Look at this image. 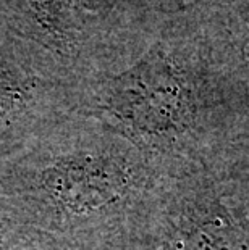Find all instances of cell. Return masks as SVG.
<instances>
[{
  "mask_svg": "<svg viewBox=\"0 0 249 250\" xmlns=\"http://www.w3.org/2000/svg\"><path fill=\"white\" fill-rule=\"evenodd\" d=\"M123 94L126 95L125 105H128L126 111L147 123L170 120L181 105L180 87L172 73L157 65L130 73Z\"/></svg>",
  "mask_w": 249,
  "mask_h": 250,
  "instance_id": "1",
  "label": "cell"
},
{
  "mask_svg": "<svg viewBox=\"0 0 249 250\" xmlns=\"http://www.w3.org/2000/svg\"><path fill=\"white\" fill-rule=\"evenodd\" d=\"M50 186L73 207L99 205L115 194V179L110 178L104 165L92 158H78L76 162L60 165L50 178Z\"/></svg>",
  "mask_w": 249,
  "mask_h": 250,
  "instance_id": "2",
  "label": "cell"
}]
</instances>
